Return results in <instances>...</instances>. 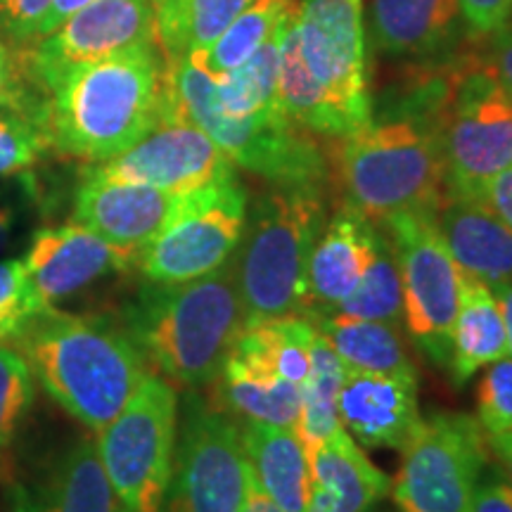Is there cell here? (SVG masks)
Wrapping results in <instances>:
<instances>
[{
	"label": "cell",
	"instance_id": "cell-1",
	"mask_svg": "<svg viewBox=\"0 0 512 512\" xmlns=\"http://www.w3.org/2000/svg\"><path fill=\"white\" fill-rule=\"evenodd\" d=\"M169 72L159 43L72 69L43 95L38 124L67 157L102 164L166 117Z\"/></svg>",
	"mask_w": 512,
	"mask_h": 512
},
{
	"label": "cell",
	"instance_id": "cell-2",
	"mask_svg": "<svg viewBox=\"0 0 512 512\" xmlns=\"http://www.w3.org/2000/svg\"><path fill=\"white\" fill-rule=\"evenodd\" d=\"M12 342L34 382L93 432L117 418L150 373L126 330L53 306L36 313Z\"/></svg>",
	"mask_w": 512,
	"mask_h": 512
},
{
	"label": "cell",
	"instance_id": "cell-3",
	"mask_svg": "<svg viewBox=\"0 0 512 512\" xmlns=\"http://www.w3.org/2000/svg\"><path fill=\"white\" fill-rule=\"evenodd\" d=\"M126 316L128 337L164 380H216L245 325L233 261L188 283H152Z\"/></svg>",
	"mask_w": 512,
	"mask_h": 512
},
{
	"label": "cell",
	"instance_id": "cell-4",
	"mask_svg": "<svg viewBox=\"0 0 512 512\" xmlns=\"http://www.w3.org/2000/svg\"><path fill=\"white\" fill-rule=\"evenodd\" d=\"M332 169L344 207L373 223L401 214H430L446 192V171L434 124L425 114L401 110L370 119L337 138Z\"/></svg>",
	"mask_w": 512,
	"mask_h": 512
},
{
	"label": "cell",
	"instance_id": "cell-5",
	"mask_svg": "<svg viewBox=\"0 0 512 512\" xmlns=\"http://www.w3.org/2000/svg\"><path fill=\"white\" fill-rule=\"evenodd\" d=\"M323 228L320 183H273L256 200L233 259L245 323L306 316L309 259Z\"/></svg>",
	"mask_w": 512,
	"mask_h": 512
},
{
	"label": "cell",
	"instance_id": "cell-6",
	"mask_svg": "<svg viewBox=\"0 0 512 512\" xmlns=\"http://www.w3.org/2000/svg\"><path fill=\"white\" fill-rule=\"evenodd\" d=\"M408 100L432 119L448 192L477 195L512 166V98L489 60H465L430 76Z\"/></svg>",
	"mask_w": 512,
	"mask_h": 512
},
{
	"label": "cell",
	"instance_id": "cell-7",
	"mask_svg": "<svg viewBox=\"0 0 512 512\" xmlns=\"http://www.w3.org/2000/svg\"><path fill=\"white\" fill-rule=\"evenodd\" d=\"M169 98L164 121H190L242 169L271 183H320L328 162L304 126L280 110L254 117H228L216 98V79L200 55L166 60Z\"/></svg>",
	"mask_w": 512,
	"mask_h": 512
},
{
	"label": "cell",
	"instance_id": "cell-8",
	"mask_svg": "<svg viewBox=\"0 0 512 512\" xmlns=\"http://www.w3.org/2000/svg\"><path fill=\"white\" fill-rule=\"evenodd\" d=\"M178 432V396L169 380L147 373L110 425L98 432V456L114 496L128 512H162Z\"/></svg>",
	"mask_w": 512,
	"mask_h": 512
},
{
	"label": "cell",
	"instance_id": "cell-9",
	"mask_svg": "<svg viewBox=\"0 0 512 512\" xmlns=\"http://www.w3.org/2000/svg\"><path fill=\"white\" fill-rule=\"evenodd\" d=\"M392 498L401 512H470L489 458V441L477 418L432 413L401 448Z\"/></svg>",
	"mask_w": 512,
	"mask_h": 512
},
{
	"label": "cell",
	"instance_id": "cell-10",
	"mask_svg": "<svg viewBox=\"0 0 512 512\" xmlns=\"http://www.w3.org/2000/svg\"><path fill=\"white\" fill-rule=\"evenodd\" d=\"M247 226V192L228 174L185 192L176 214L150 245L138 268L150 283H188L219 271L238 252Z\"/></svg>",
	"mask_w": 512,
	"mask_h": 512
},
{
	"label": "cell",
	"instance_id": "cell-11",
	"mask_svg": "<svg viewBox=\"0 0 512 512\" xmlns=\"http://www.w3.org/2000/svg\"><path fill=\"white\" fill-rule=\"evenodd\" d=\"M382 228L401 273L406 328L434 363L448 366L463 271L441 240L434 216L401 214Z\"/></svg>",
	"mask_w": 512,
	"mask_h": 512
},
{
	"label": "cell",
	"instance_id": "cell-12",
	"mask_svg": "<svg viewBox=\"0 0 512 512\" xmlns=\"http://www.w3.org/2000/svg\"><path fill=\"white\" fill-rule=\"evenodd\" d=\"M249 482L240 425L190 399L162 512H240Z\"/></svg>",
	"mask_w": 512,
	"mask_h": 512
},
{
	"label": "cell",
	"instance_id": "cell-13",
	"mask_svg": "<svg viewBox=\"0 0 512 512\" xmlns=\"http://www.w3.org/2000/svg\"><path fill=\"white\" fill-rule=\"evenodd\" d=\"M299 48L349 133L373 119L368 93L363 0H294Z\"/></svg>",
	"mask_w": 512,
	"mask_h": 512
},
{
	"label": "cell",
	"instance_id": "cell-14",
	"mask_svg": "<svg viewBox=\"0 0 512 512\" xmlns=\"http://www.w3.org/2000/svg\"><path fill=\"white\" fill-rule=\"evenodd\" d=\"M147 43H157V5L152 0H95L53 34L31 43L22 57V72L46 95L72 69Z\"/></svg>",
	"mask_w": 512,
	"mask_h": 512
},
{
	"label": "cell",
	"instance_id": "cell-15",
	"mask_svg": "<svg viewBox=\"0 0 512 512\" xmlns=\"http://www.w3.org/2000/svg\"><path fill=\"white\" fill-rule=\"evenodd\" d=\"M86 174L166 192H190L235 174V164L202 128L190 121H162L119 157L91 166Z\"/></svg>",
	"mask_w": 512,
	"mask_h": 512
},
{
	"label": "cell",
	"instance_id": "cell-16",
	"mask_svg": "<svg viewBox=\"0 0 512 512\" xmlns=\"http://www.w3.org/2000/svg\"><path fill=\"white\" fill-rule=\"evenodd\" d=\"M185 192H166L143 183L83 176L76 190L74 221L110 245L140 254L176 214Z\"/></svg>",
	"mask_w": 512,
	"mask_h": 512
},
{
	"label": "cell",
	"instance_id": "cell-17",
	"mask_svg": "<svg viewBox=\"0 0 512 512\" xmlns=\"http://www.w3.org/2000/svg\"><path fill=\"white\" fill-rule=\"evenodd\" d=\"M31 283L48 306L72 297L107 273L126 271L138 256L110 245L81 223L43 228L31 240L24 256Z\"/></svg>",
	"mask_w": 512,
	"mask_h": 512
},
{
	"label": "cell",
	"instance_id": "cell-18",
	"mask_svg": "<svg viewBox=\"0 0 512 512\" xmlns=\"http://www.w3.org/2000/svg\"><path fill=\"white\" fill-rule=\"evenodd\" d=\"M337 413L358 444L401 451L422 418L418 375L347 370L339 387Z\"/></svg>",
	"mask_w": 512,
	"mask_h": 512
},
{
	"label": "cell",
	"instance_id": "cell-19",
	"mask_svg": "<svg viewBox=\"0 0 512 512\" xmlns=\"http://www.w3.org/2000/svg\"><path fill=\"white\" fill-rule=\"evenodd\" d=\"M377 238L380 228L349 207H342L325 223L309 259L306 316L332 313L354 292L373 259Z\"/></svg>",
	"mask_w": 512,
	"mask_h": 512
},
{
	"label": "cell",
	"instance_id": "cell-20",
	"mask_svg": "<svg viewBox=\"0 0 512 512\" xmlns=\"http://www.w3.org/2000/svg\"><path fill=\"white\" fill-rule=\"evenodd\" d=\"M434 223L460 271L489 287L512 278V228L489 204L446 190Z\"/></svg>",
	"mask_w": 512,
	"mask_h": 512
},
{
	"label": "cell",
	"instance_id": "cell-21",
	"mask_svg": "<svg viewBox=\"0 0 512 512\" xmlns=\"http://www.w3.org/2000/svg\"><path fill=\"white\" fill-rule=\"evenodd\" d=\"M119 508L98 446L81 441L46 472L15 484L10 512H114Z\"/></svg>",
	"mask_w": 512,
	"mask_h": 512
},
{
	"label": "cell",
	"instance_id": "cell-22",
	"mask_svg": "<svg viewBox=\"0 0 512 512\" xmlns=\"http://www.w3.org/2000/svg\"><path fill=\"white\" fill-rule=\"evenodd\" d=\"M309 463V512H368L392 489L389 477L344 427L313 448Z\"/></svg>",
	"mask_w": 512,
	"mask_h": 512
},
{
	"label": "cell",
	"instance_id": "cell-23",
	"mask_svg": "<svg viewBox=\"0 0 512 512\" xmlns=\"http://www.w3.org/2000/svg\"><path fill=\"white\" fill-rule=\"evenodd\" d=\"M458 0H373L375 46L396 57H430L453 46L460 31Z\"/></svg>",
	"mask_w": 512,
	"mask_h": 512
},
{
	"label": "cell",
	"instance_id": "cell-24",
	"mask_svg": "<svg viewBox=\"0 0 512 512\" xmlns=\"http://www.w3.org/2000/svg\"><path fill=\"white\" fill-rule=\"evenodd\" d=\"M242 446L252 482L287 512H309L311 463L297 430L245 422Z\"/></svg>",
	"mask_w": 512,
	"mask_h": 512
},
{
	"label": "cell",
	"instance_id": "cell-25",
	"mask_svg": "<svg viewBox=\"0 0 512 512\" xmlns=\"http://www.w3.org/2000/svg\"><path fill=\"white\" fill-rule=\"evenodd\" d=\"M318 330L309 316H280L242 325L226 361L256 375L304 384Z\"/></svg>",
	"mask_w": 512,
	"mask_h": 512
},
{
	"label": "cell",
	"instance_id": "cell-26",
	"mask_svg": "<svg viewBox=\"0 0 512 512\" xmlns=\"http://www.w3.org/2000/svg\"><path fill=\"white\" fill-rule=\"evenodd\" d=\"M508 356V332L494 290L463 273V292L451 332L453 382L465 384L479 370Z\"/></svg>",
	"mask_w": 512,
	"mask_h": 512
},
{
	"label": "cell",
	"instance_id": "cell-27",
	"mask_svg": "<svg viewBox=\"0 0 512 512\" xmlns=\"http://www.w3.org/2000/svg\"><path fill=\"white\" fill-rule=\"evenodd\" d=\"M280 31V67H278V102L283 112L306 131L320 133V136L342 138L347 136V126L323 88L313 81L306 69L302 48H299V27L297 8L294 3L278 24Z\"/></svg>",
	"mask_w": 512,
	"mask_h": 512
},
{
	"label": "cell",
	"instance_id": "cell-28",
	"mask_svg": "<svg viewBox=\"0 0 512 512\" xmlns=\"http://www.w3.org/2000/svg\"><path fill=\"white\" fill-rule=\"evenodd\" d=\"M347 370L363 373H415L399 325L347 318L339 313L311 316Z\"/></svg>",
	"mask_w": 512,
	"mask_h": 512
},
{
	"label": "cell",
	"instance_id": "cell-29",
	"mask_svg": "<svg viewBox=\"0 0 512 512\" xmlns=\"http://www.w3.org/2000/svg\"><path fill=\"white\" fill-rule=\"evenodd\" d=\"M254 0H162L157 43L166 60L207 50Z\"/></svg>",
	"mask_w": 512,
	"mask_h": 512
},
{
	"label": "cell",
	"instance_id": "cell-30",
	"mask_svg": "<svg viewBox=\"0 0 512 512\" xmlns=\"http://www.w3.org/2000/svg\"><path fill=\"white\" fill-rule=\"evenodd\" d=\"M219 377L223 401L230 411L240 413L245 422L297 430L302 413V384L249 373L228 361L223 363Z\"/></svg>",
	"mask_w": 512,
	"mask_h": 512
},
{
	"label": "cell",
	"instance_id": "cell-31",
	"mask_svg": "<svg viewBox=\"0 0 512 512\" xmlns=\"http://www.w3.org/2000/svg\"><path fill=\"white\" fill-rule=\"evenodd\" d=\"M318 330V328H316ZM347 366L335 354L323 335L313 339V361L309 377L302 384V413H299L297 434L306 446V453L323 444L332 432L342 427L337 413V396Z\"/></svg>",
	"mask_w": 512,
	"mask_h": 512
},
{
	"label": "cell",
	"instance_id": "cell-32",
	"mask_svg": "<svg viewBox=\"0 0 512 512\" xmlns=\"http://www.w3.org/2000/svg\"><path fill=\"white\" fill-rule=\"evenodd\" d=\"M278 67L280 31L275 27L273 36L245 64L228 74L214 76L221 110L235 119L278 110Z\"/></svg>",
	"mask_w": 512,
	"mask_h": 512
},
{
	"label": "cell",
	"instance_id": "cell-33",
	"mask_svg": "<svg viewBox=\"0 0 512 512\" xmlns=\"http://www.w3.org/2000/svg\"><path fill=\"white\" fill-rule=\"evenodd\" d=\"M332 313L347 318L361 320H380V323L401 325L403 320V287L401 273L396 266V256L384 230H380L373 259L361 280L354 287V292L344 299Z\"/></svg>",
	"mask_w": 512,
	"mask_h": 512
},
{
	"label": "cell",
	"instance_id": "cell-34",
	"mask_svg": "<svg viewBox=\"0 0 512 512\" xmlns=\"http://www.w3.org/2000/svg\"><path fill=\"white\" fill-rule=\"evenodd\" d=\"M294 0H254L207 50H200V60L214 76L228 74L245 64L268 38Z\"/></svg>",
	"mask_w": 512,
	"mask_h": 512
},
{
	"label": "cell",
	"instance_id": "cell-35",
	"mask_svg": "<svg viewBox=\"0 0 512 512\" xmlns=\"http://www.w3.org/2000/svg\"><path fill=\"white\" fill-rule=\"evenodd\" d=\"M34 403V375L17 349L0 342V463Z\"/></svg>",
	"mask_w": 512,
	"mask_h": 512
},
{
	"label": "cell",
	"instance_id": "cell-36",
	"mask_svg": "<svg viewBox=\"0 0 512 512\" xmlns=\"http://www.w3.org/2000/svg\"><path fill=\"white\" fill-rule=\"evenodd\" d=\"M46 306L31 283L24 261H0V342H12Z\"/></svg>",
	"mask_w": 512,
	"mask_h": 512
},
{
	"label": "cell",
	"instance_id": "cell-37",
	"mask_svg": "<svg viewBox=\"0 0 512 512\" xmlns=\"http://www.w3.org/2000/svg\"><path fill=\"white\" fill-rule=\"evenodd\" d=\"M48 147L46 133L34 117L0 110V176H17L31 169Z\"/></svg>",
	"mask_w": 512,
	"mask_h": 512
},
{
	"label": "cell",
	"instance_id": "cell-38",
	"mask_svg": "<svg viewBox=\"0 0 512 512\" xmlns=\"http://www.w3.org/2000/svg\"><path fill=\"white\" fill-rule=\"evenodd\" d=\"M477 420L486 437L512 432V356L486 366L477 389Z\"/></svg>",
	"mask_w": 512,
	"mask_h": 512
},
{
	"label": "cell",
	"instance_id": "cell-39",
	"mask_svg": "<svg viewBox=\"0 0 512 512\" xmlns=\"http://www.w3.org/2000/svg\"><path fill=\"white\" fill-rule=\"evenodd\" d=\"M53 0H0V29L15 43H34Z\"/></svg>",
	"mask_w": 512,
	"mask_h": 512
},
{
	"label": "cell",
	"instance_id": "cell-40",
	"mask_svg": "<svg viewBox=\"0 0 512 512\" xmlns=\"http://www.w3.org/2000/svg\"><path fill=\"white\" fill-rule=\"evenodd\" d=\"M27 83V76L19 72V62L12 60L8 48L0 43V110L27 112L29 117L38 121L43 100L31 98L27 93Z\"/></svg>",
	"mask_w": 512,
	"mask_h": 512
},
{
	"label": "cell",
	"instance_id": "cell-41",
	"mask_svg": "<svg viewBox=\"0 0 512 512\" xmlns=\"http://www.w3.org/2000/svg\"><path fill=\"white\" fill-rule=\"evenodd\" d=\"M465 24L475 34H494L512 15V0H458Z\"/></svg>",
	"mask_w": 512,
	"mask_h": 512
},
{
	"label": "cell",
	"instance_id": "cell-42",
	"mask_svg": "<svg viewBox=\"0 0 512 512\" xmlns=\"http://www.w3.org/2000/svg\"><path fill=\"white\" fill-rule=\"evenodd\" d=\"M475 197L489 204V209L494 211L498 219H503L512 228V166L491 178V181H486Z\"/></svg>",
	"mask_w": 512,
	"mask_h": 512
},
{
	"label": "cell",
	"instance_id": "cell-43",
	"mask_svg": "<svg viewBox=\"0 0 512 512\" xmlns=\"http://www.w3.org/2000/svg\"><path fill=\"white\" fill-rule=\"evenodd\" d=\"M491 36H494V43H491L489 62L494 67L498 81L503 83V88L512 98V15Z\"/></svg>",
	"mask_w": 512,
	"mask_h": 512
},
{
	"label": "cell",
	"instance_id": "cell-44",
	"mask_svg": "<svg viewBox=\"0 0 512 512\" xmlns=\"http://www.w3.org/2000/svg\"><path fill=\"white\" fill-rule=\"evenodd\" d=\"M470 512H512L510 482L494 479V482L479 484Z\"/></svg>",
	"mask_w": 512,
	"mask_h": 512
},
{
	"label": "cell",
	"instance_id": "cell-45",
	"mask_svg": "<svg viewBox=\"0 0 512 512\" xmlns=\"http://www.w3.org/2000/svg\"><path fill=\"white\" fill-rule=\"evenodd\" d=\"M91 3H95V0H53L48 12H46V17H43L41 24H38L34 43L53 34V31H57L64 22H67V19H72L76 12L88 8ZM29 46H31V43H29Z\"/></svg>",
	"mask_w": 512,
	"mask_h": 512
},
{
	"label": "cell",
	"instance_id": "cell-46",
	"mask_svg": "<svg viewBox=\"0 0 512 512\" xmlns=\"http://www.w3.org/2000/svg\"><path fill=\"white\" fill-rule=\"evenodd\" d=\"M489 441V448L494 451V456L498 458V463L505 470V477L512 486V432H503V434H494V437H486Z\"/></svg>",
	"mask_w": 512,
	"mask_h": 512
},
{
	"label": "cell",
	"instance_id": "cell-47",
	"mask_svg": "<svg viewBox=\"0 0 512 512\" xmlns=\"http://www.w3.org/2000/svg\"><path fill=\"white\" fill-rule=\"evenodd\" d=\"M491 290H494L498 304H501L505 332H508V356H512V278L505 280V283L494 285Z\"/></svg>",
	"mask_w": 512,
	"mask_h": 512
},
{
	"label": "cell",
	"instance_id": "cell-48",
	"mask_svg": "<svg viewBox=\"0 0 512 512\" xmlns=\"http://www.w3.org/2000/svg\"><path fill=\"white\" fill-rule=\"evenodd\" d=\"M240 512H287V510L280 508V505H275L271 498H268L264 491L259 489V486H256L254 482H249L245 505H242Z\"/></svg>",
	"mask_w": 512,
	"mask_h": 512
},
{
	"label": "cell",
	"instance_id": "cell-49",
	"mask_svg": "<svg viewBox=\"0 0 512 512\" xmlns=\"http://www.w3.org/2000/svg\"><path fill=\"white\" fill-rule=\"evenodd\" d=\"M8 233H10V211L0 204V245L8 240Z\"/></svg>",
	"mask_w": 512,
	"mask_h": 512
},
{
	"label": "cell",
	"instance_id": "cell-50",
	"mask_svg": "<svg viewBox=\"0 0 512 512\" xmlns=\"http://www.w3.org/2000/svg\"><path fill=\"white\" fill-rule=\"evenodd\" d=\"M114 512H128V510H126V508H121V505H119V508H117V510H114Z\"/></svg>",
	"mask_w": 512,
	"mask_h": 512
},
{
	"label": "cell",
	"instance_id": "cell-51",
	"mask_svg": "<svg viewBox=\"0 0 512 512\" xmlns=\"http://www.w3.org/2000/svg\"><path fill=\"white\" fill-rule=\"evenodd\" d=\"M152 3H155V5H159V3H162V0H152Z\"/></svg>",
	"mask_w": 512,
	"mask_h": 512
},
{
	"label": "cell",
	"instance_id": "cell-52",
	"mask_svg": "<svg viewBox=\"0 0 512 512\" xmlns=\"http://www.w3.org/2000/svg\"><path fill=\"white\" fill-rule=\"evenodd\" d=\"M368 512H370V510H368Z\"/></svg>",
	"mask_w": 512,
	"mask_h": 512
}]
</instances>
